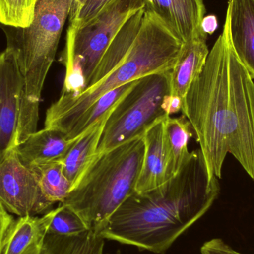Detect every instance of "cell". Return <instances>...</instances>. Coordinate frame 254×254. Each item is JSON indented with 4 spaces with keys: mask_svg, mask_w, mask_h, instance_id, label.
Here are the masks:
<instances>
[{
    "mask_svg": "<svg viewBox=\"0 0 254 254\" xmlns=\"http://www.w3.org/2000/svg\"><path fill=\"white\" fill-rule=\"evenodd\" d=\"M182 112L193 130L211 179L222 178L228 154L254 180V80L234 52L228 21Z\"/></svg>",
    "mask_w": 254,
    "mask_h": 254,
    "instance_id": "obj_1",
    "label": "cell"
},
{
    "mask_svg": "<svg viewBox=\"0 0 254 254\" xmlns=\"http://www.w3.org/2000/svg\"><path fill=\"white\" fill-rule=\"evenodd\" d=\"M220 193L201 149L192 151L179 171L161 186L133 192L109 218L98 235L104 240L164 254L201 219Z\"/></svg>",
    "mask_w": 254,
    "mask_h": 254,
    "instance_id": "obj_2",
    "label": "cell"
},
{
    "mask_svg": "<svg viewBox=\"0 0 254 254\" xmlns=\"http://www.w3.org/2000/svg\"><path fill=\"white\" fill-rule=\"evenodd\" d=\"M182 45L156 16L139 10L113 39L86 89L77 95L61 94L48 109L45 128L69 140L81 116L101 97L144 76L172 71Z\"/></svg>",
    "mask_w": 254,
    "mask_h": 254,
    "instance_id": "obj_3",
    "label": "cell"
},
{
    "mask_svg": "<svg viewBox=\"0 0 254 254\" xmlns=\"http://www.w3.org/2000/svg\"><path fill=\"white\" fill-rule=\"evenodd\" d=\"M72 0H37L32 22L7 33L23 81L18 144L37 131L42 91L58 51Z\"/></svg>",
    "mask_w": 254,
    "mask_h": 254,
    "instance_id": "obj_4",
    "label": "cell"
},
{
    "mask_svg": "<svg viewBox=\"0 0 254 254\" xmlns=\"http://www.w3.org/2000/svg\"><path fill=\"white\" fill-rule=\"evenodd\" d=\"M143 136L95 155L61 203L79 215L92 232L98 234L134 192L143 164Z\"/></svg>",
    "mask_w": 254,
    "mask_h": 254,
    "instance_id": "obj_5",
    "label": "cell"
},
{
    "mask_svg": "<svg viewBox=\"0 0 254 254\" xmlns=\"http://www.w3.org/2000/svg\"><path fill=\"white\" fill-rule=\"evenodd\" d=\"M143 7V0H112L85 25L76 28L69 24L63 56L65 75L61 94L77 95L86 89L113 39Z\"/></svg>",
    "mask_w": 254,
    "mask_h": 254,
    "instance_id": "obj_6",
    "label": "cell"
},
{
    "mask_svg": "<svg viewBox=\"0 0 254 254\" xmlns=\"http://www.w3.org/2000/svg\"><path fill=\"white\" fill-rule=\"evenodd\" d=\"M171 71L154 73L136 80L107 119L96 155L144 135L170 116Z\"/></svg>",
    "mask_w": 254,
    "mask_h": 254,
    "instance_id": "obj_7",
    "label": "cell"
},
{
    "mask_svg": "<svg viewBox=\"0 0 254 254\" xmlns=\"http://www.w3.org/2000/svg\"><path fill=\"white\" fill-rule=\"evenodd\" d=\"M0 203L18 217L37 216L52 210L42 193L37 173L21 162L15 149L0 163Z\"/></svg>",
    "mask_w": 254,
    "mask_h": 254,
    "instance_id": "obj_8",
    "label": "cell"
},
{
    "mask_svg": "<svg viewBox=\"0 0 254 254\" xmlns=\"http://www.w3.org/2000/svg\"><path fill=\"white\" fill-rule=\"evenodd\" d=\"M23 81L11 51L0 53V163L18 145Z\"/></svg>",
    "mask_w": 254,
    "mask_h": 254,
    "instance_id": "obj_9",
    "label": "cell"
},
{
    "mask_svg": "<svg viewBox=\"0 0 254 254\" xmlns=\"http://www.w3.org/2000/svg\"><path fill=\"white\" fill-rule=\"evenodd\" d=\"M143 10L156 16L182 43L206 34L204 0H143Z\"/></svg>",
    "mask_w": 254,
    "mask_h": 254,
    "instance_id": "obj_10",
    "label": "cell"
},
{
    "mask_svg": "<svg viewBox=\"0 0 254 254\" xmlns=\"http://www.w3.org/2000/svg\"><path fill=\"white\" fill-rule=\"evenodd\" d=\"M225 19L234 52L254 80V0H229Z\"/></svg>",
    "mask_w": 254,
    "mask_h": 254,
    "instance_id": "obj_11",
    "label": "cell"
},
{
    "mask_svg": "<svg viewBox=\"0 0 254 254\" xmlns=\"http://www.w3.org/2000/svg\"><path fill=\"white\" fill-rule=\"evenodd\" d=\"M76 139L68 140L58 130L44 128L30 134L14 149L21 162L33 168L61 161Z\"/></svg>",
    "mask_w": 254,
    "mask_h": 254,
    "instance_id": "obj_12",
    "label": "cell"
},
{
    "mask_svg": "<svg viewBox=\"0 0 254 254\" xmlns=\"http://www.w3.org/2000/svg\"><path fill=\"white\" fill-rule=\"evenodd\" d=\"M164 121L165 119L157 122L143 136L144 155L134 192L151 190L168 181L164 147Z\"/></svg>",
    "mask_w": 254,
    "mask_h": 254,
    "instance_id": "obj_13",
    "label": "cell"
},
{
    "mask_svg": "<svg viewBox=\"0 0 254 254\" xmlns=\"http://www.w3.org/2000/svg\"><path fill=\"white\" fill-rule=\"evenodd\" d=\"M207 34L197 36L182 45L179 58L171 71V95L183 101L191 83L202 71L207 57Z\"/></svg>",
    "mask_w": 254,
    "mask_h": 254,
    "instance_id": "obj_14",
    "label": "cell"
},
{
    "mask_svg": "<svg viewBox=\"0 0 254 254\" xmlns=\"http://www.w3.org/2000/svg\"><path fill=\"white\" fill-rule=\"evenodd\" d=\"M114 108L77 137L61 160L64 174L71 182L72 188L95 156L106 122Z\"/></svg>",
    "mask_w": 254,
    "mask_h": 254,
    "instance_id": "obj_15",
    "label": "cell"
},
{
    "mask_svg": "<svg viewBox=\"0 0 254 254\" xmlns=\"http://www.w3.org/2000/svg\"><path fill=\"white\" fill-rule=\"evenodd\" d=\"M194 135L189 121L185 116H169L164 121V147L167 159V180L173 178L189 158L188 143Z\"/></svg>",
    "mask_w": 254,
    "mask_h": 254,
    "instance_id": "obj_16",
    "label": "cell"
},
{
    "mask_svg": "<svg viewBox=\"0 0 254 254\" xmlns=\"http://www.w3.org/2000/svg\"><path fill=\"white\" fill-rule=\"evenodd\" d=\"M104 240L92 231L76 236L46 232L42 239L39 254H104Z\"/></svg>",
    "mask_w": 254,
    "mask_h": 254,
    "instance_id": "obj_17",
    "label": "cell"
},
{
    "mask_svg": "<svg viewBox=\"0 0 254 254\" xmlns=\"http://www.w3.org/2000/svg\"><path fill=\"white\" fill-rule=\"evenodd\" d=\"M46 227L41 216H22L15 220L3 254H22L34 243L42 240Z\"/></svg>",
    "mask_w": 254,
    "mask_h": 254,
    "instance_id": "obj_18",
    "label": "cell"
},
{
    "mask_svg": "<svg viewBox=\"0 0 254 254\" xmlns=\"http://www.w3.org/2000/svg\"><path fill=\"white\" fill-rule=\"evenodd\" d=\"M37 173L42 193L52 206L64 202L72 189V185L64 174L61 161L33 167Z\"/></svg>",
    "mask_w": 254,
    "mask_h": 254,
    "instance_id": "obj_19",
    "label": "cell"
},
{
    "mask_svg": "<svg viewBox=\"0 0 254 254\" xmlns=\"http://www.w3.org/2000/svg\"><path fill=\"white\" fill-rule=\"evenodd\" d=\"M136 80L111 91L94 103L81 116L76 124L69 136V140H74L80 137L92 125H95L104 115L113 110L127 92L133 87Z\"/></svg>",
    "mask_w": 254,
    "mask_h": 254,
    "instance_id": "obj_20",
    "label": "cell"
},
{
    "mask_svg": "<svg viewBox=\"0 0 254 254\" xmlns=\"http://www.w3.org/2000/svg\"><path fill=\"white\" fill-rule=\"evenodd\" d=\"M42 217L49 234L76 236L90 231L79 215L63 204L42 215Z\"/></svg>",
    "mask_w": 254,
    "mask_h": 254,
    "instance_id": "obj_21",
    "label": "cell"
},
{
    "mask_svg": "<svg viewBox=\"0 0 254 254\" xmlns=\"http://www.w3.org/2000/svg\"><path fill=\"white\" fill-rule=\"evenodd\" d=\"M37 0H0V23L25 28L32 22Z\"/></svg>",
    "mask_w": 254,
    "mask_h": 254,
    "instance_id": "obj_22",
    "label": "cell"
},
{
    "mask_svg": "<svg viewBox=\"0 0 254 254\" xmlns=\"http://www.w3.org/2000/svg\"><path fill=\"white\" fill-rule=\"evenodd\" d=\"M111 1L112 0H88L74 16L69 17L70 25H74L76 28L85 25Z\"/></svg>",
    "mask_w": 254,
    "mask_h": 254,
    "instance_id": "obj_23",
    "label": "cell"
},
{
    "mask_svg": "<svg viewBox=\"0 0 254 254\" xmlns=\"http://www.w3.org/2000/svg\"><path fill=\"white\" fill-rule=\"evenodd\" d=\"M14 222L13 214L0 203V254L4 253L7 237Z\"/></svg>",
    "mask_w": 254,
    "mask_h": 254,
    "instance_id": "obj_24",
    "label": "cell"
},
{
    "mask_svg": "<svg viewBox=\"0 0 254 254\" xmlns=\"http://www.w3.org/2000/svg\"><path fill=\"white\" fill-rule=\"evenodd\" d=\"M201 254H243L234 250L222 239L215 238L206 242L201 248Z\"/></svg>",
    "mask_w": 254,
    "mask_h": 254,
    "instance_id": "obj_25",
    "label": "cell"
},
{
    "mask_svg": "<svg viewBox=\"0 0 254 254\" xmlns=\"http://www.w3.org/2000/svg\"><path fill=\"white\" fill-rule=\"evenodd\" d=\"M217 25L216 16H208L206 17L204 16L202 22V29L207 35L213 34L217 28Z\"/></svg>",
    "mask_w": 254,
    "mask_h": 254,
    "instance_id": "obj_26",
    "label": "cell"
},
{
    "mask_svg": "<svg viewBox=\"0 0 254 254\" xmlns=\"http://www.w3.org/2000/svg\"><path fill=\"white\" fill-rule=\"evenodd\" d=\"M87 1L88 0H72V5H71L69 17L74 16Z\"/></svg>",
    "mask_w": 254,
    "mask_h": 254,
    "instance_id": "obj_27",
    "label": "cell"
},
{
    "mask_svg": "<svg viewBox=\"0 0 254 254\" xmlns=\"http://www.w3.org/2000/svg\"><path fill=\"white\" fill-rule=\"evenodd\" d=\"M43 239V238H42ZM41 240L37 243H34L32 246H30L25 252L22 254H39L40 253V244H41Z\"/></svg>",
    "mask_w": 254,
    "mask_h": 254,
    "instance_id": "obj_28",
    "label": "cell"
}]
</instances>
